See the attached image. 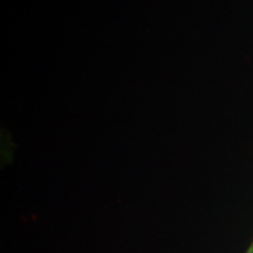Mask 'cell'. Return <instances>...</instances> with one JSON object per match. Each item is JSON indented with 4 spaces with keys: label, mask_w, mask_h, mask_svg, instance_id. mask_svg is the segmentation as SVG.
Here are the masks:
<instances>
[{
    "label": "cell",
    "mask_w": 253,
    "mask_h": 253,
    "mask_svg": "<svg viewBox=\"0 0 253 253\" xmlns=\"http://www.w3.org/2000/svg\"><path fill=\"white\" fill-rule=\"evenodd\" d=\"M246 253H253V243H252V245L250 246V249L248 250V252H246Z\"/></svg>",
    "instance_id": "obj_1"
}]
</instances>
